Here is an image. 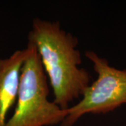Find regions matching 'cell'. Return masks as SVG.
<instances>
[{"label": "cell", "instance_id": "6da1fadb", "mask_svg": "<svg viewBox=\"0 0 126 126\" xmlns=\"http://www.w3.org/2000/svg\"><path fill=\"white\" fill-rule=\"evenodd\" d=\"M28 43L35 46L50 86L53 102L63 109L83 96L90 85L89 72L80 67L81 53L77 37L62 28L59 21L39 18L32 21Z\"/></svg>", "mask_w": 126, "mask_h": 126}, {"label": "cell", "instance_id": "3957f363", "mask_svg": "<svg viewBox=\"0 0 126 126\" xmlns=\"http://www.w3.org/2000/svg\"><path fill=\"white\" fill-rule=\"evenodd\" d=\"M92 62L97 79L88 87L76 104L67 109L61 126H73L87 113H107L126 104V69L110 66L108 60L94 51L85 53Z\"/></svg>", "mask_w": 126, "mask_h": 126}, {"label": "cell", "instance_id": "277c9868", "mask_svg": "<svg viewBox=\"0 0 126 126\" xmlns=\"http://www.w3.org/2000/svg\"><path fill=\"white\" fill-rule=\"evenodd\" d=\"M27 53L26 47L0 59V126H6L8 113L17 101L21 69Z\"/></svg>", "mask_w": 126, "mask_h": 126}, {"label": "cell", "instance_id": "7a4b0ae2", "mask_svg": "<svg viewBox=\"0 0 126 126\" xmlns=\"http://www.w3.org/2000/svg\"><path fill=\"white\" fill-rule=\"evenodd\" d=\"M16 107L6 126H50L62 123L67 116L63 109L48 97L49 88L35 46L27 43Z\"/></svg>", "mask_w": 126, "mask_h": 126}]
</instances>
